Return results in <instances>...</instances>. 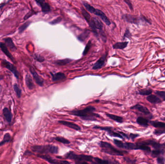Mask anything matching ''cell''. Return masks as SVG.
I'll return each mask as SVG.
<instances>
[{"label": "cell", "mask_w": 165, "mask_h": 164, "mask_svg": "<svg viewBox=\"0 0 165 164\" xmlns=\"http://www.w3.org/2000/svg\"><path fill=\"white\" fill-rule=\"evenodd\" d=\"M130 108L131 109L137 110L138 111L143 113L146 115H151L150 112L149 111L148 109L144 106H142L139 104L136 105L134 106L131 107Z\"/></svg>", "instance_id": "obj_15"}, {"label": "cell", "mask_w": 165, "mask_h": 164, "mask_svg": "<svg viewBox=\"0 0 165 164\" xmlns=\"http://www.w3.org/2000/svg\"><path fill=\"white\" fill-rule=\"evenodd\" d=\"M155 93L157 96L159 97L161 99H162L163 101H165V91H156L155 92Z\"/></svg>", "instance_id": "obj_37"}, {"label": "cell", "mask_w": 165, "mask_h": 164, "mask_svg": "<svg viewBox=\"0 0 165 164\" xmlns=\"http://www.w3.org/2000/svg\"><path fill=\"white\" fill-rule=\"evenodd\" d=\"M82 13L83 15L84 16V17L85 19L86 20L87 22H89L90 21L91 19V18H92L90 16L89 14L84 8H82Z\"/></svg>", "instance_id": "obj_32"}, {"label": "cell", "mask_w": 165, "mask_h": 164, "mask_svg": "<svg viewBox=\"0 0 165 164\" xmlns=\"http://www.w3.org/2000/svg\"><path fill=\"white\" fill-rule=\"evenodd\" d=\"M38 156L41 158L44 159L45 161H48L51 164H62V161H58L57 160L52 158L50 156L48 155H38Z\"/></svg>", "instance_id": "obj_20"}, {"label": "cell", "mask_w": 165, "mask_h": 164, "mask_svg": "<svg viewBox=\"0 0 165 164\" xmlns=\"http://www.w3.org/2000/svg\"><path fill=\"white\" fill-rule=\"evenodd\" d=\"M93 128H95V129L102 130V131H106L110 136L113 137H118V138H119L121 139H123L124 138V137L119 132V131L118 132H115L112 130V128H111V127H100L98 126H94Z\"/></svg>", "instance_id": "obj_8"}, {"label": "cell", "mask_w": 165, "mask_h": 164, "mask_svg": "<svg viewBox=\"0 0 165 164\" xmlns=\"http://www.w3.org/2000/svg\"><path fill=\"white\" fill-rule=\"evenodd\" d=\"M65 158L70 160H73L76 162V163L79 162H92L94 161V157L92 156H87L84 155H77L73 152H69L66 156Z\"/></svg>", "instance_id": "obj_4"}, {"label": "cell", "mask_w": 165, "mask_h": 164, "mask_svg": "<svg viewBox=\"0 0 165 164\" xmlns=\"http://www.w3.org/2000/svg\"><path fill=\"white\" fill-rule=\"evenodd\" d=\"M89 34L90 31L88 30L84 31V32H83L80 35H79L78 39L81 42H84L86 40V39L89 37Z\"/></svg>", "instance_id": "obj_27"}, {"label": "cell", "mask_w": 165, "mask_h": 164, "mask_svg": "<svg viewBox=\"0 0 165 164\" xmlns=\"http://www.w3.org/2000/svg\"><path fill=\"white\" fill-rule=\"evenodd\" d=\"M62 164H70V163L67 161H62Z\"/></svg>", "instance_id": "obj_48"}, {"label": "cell", "mask_w": 165, "mask_h": 164, "mask_svg": "<svg viewBox=\"0 0 165 164\" xmlns=\"http://www.w3.org/2000/svg\"><path fill=\"white\" fill-rule=\"evenodd\" d=\"M31 21H27L26 22L24 23L23 25L21 26L20 28H18V31H19L18 32H19V33H22L23 32L25 31L26 29L28 28V27L29 26V25L31 24Z\"/></svg>", "instance_id": "obj_33"}, {"label": "cell", "mask_w": 165, "mask_h": 164, "mask_svg": "<svg viewBox=\"0 0 165 164\" xmlns=\"http://www.w3.org/2000/svg\"><path fill=\"white\" fill-rule=\"evenodd\" d=\"M106 115L107 117H108L110 119L113 120L117 122L120 123L123 122V118L122 117L118 116L112 115V114H109L107 113H106Z\"/></svg>", "instance_id": "obj_23"}, {"label": "cell", "mask_w": 165, "mask_h": 164, "mask_svg": "<svg viewBox=\"0 0 165 164\" xmlns=\"http://www.w3.org/2000/svg\"><path fill=\"white\" fill-rule=\"evenodd\" d=\"M4 41L6 45L9 48V49L12 51H15L17 50V47L14 44V42L11 38H7L4 39Z\"/></svg>", "instance_id": "obj_19"}, {"label": "cell", "mask_w": 165, "mask_h": 164, "mask_svg": "<svg viewBox=\"0 0 165 164\" xmlns=\"http://www.w3.org/2000/svg\"><path fill=\"white\" fill-rule=\"evenodd\" d=\"M11 139V136L10 134L8 133L5 134V135L3 136V140L0 142V147L3 146L6 143L8 142L9 141H10Z\"/></svg>", "instance_id": "obj_30"}, {"label": "cell", "mask_w": 165, "mask_h": 164, "mask_svg": "<svg viewBox=\"0 0 165 164\" xmlns=\"http://www.w3.org/2000/svg\"><path fill=\"white\" fill-rule=\"evenodd\" d=\"M30 72L31 74H32V75L34 77V79H35V81H36L37 84L40 86L42 87L44 86V79L42 78V77H41L36 72V71L32 67L30 68Z\"/></svg>", "instance_id": "obj_12"}, {"label": "cell", "mask_w": 165, "mask_h": 164, "mask_svg": "<svg viewBox=\"0 0 165 164\" xmlns=\"http://www.w3.org/2000/svg\"><path fill=\"white\" fill-rule=\"evenodd\" d=\"M96 108L92 106H88L82 110H73L70 112V115L80 117V118L87 121H96L97 118L101 117L98 115L94 113Z\"/></svg>", "instance_id": "obj_1"}, {"label": "cell", "mask_w": 165, "mask_h": 164, "mask_svg": "<svg viewBox=\"0 0 165 164\" xmlns=\"http://www.w3.org/2000/svg\"><path fill=\"white\" fill-rule=\"evenodd\" d=\"M124 2L128 4V6H129V8H130V10H132L133 8V6L131 2L130 1V0H124Z\"/></svg>", "instance_id": "obj_44"}, {"label": "cell", "mask_w": 165, "mask_h": 164, "mask_svg": "<svg viewBox=\"0 0 165 164\" xmlns=\"http://www.w3.org/2000/svg\"><path fill=\"white\" fill-rule=\"evenodd\" d=\"M2 66L6 68L9 70L12 73L14 74L15 77L17 78V79H18L20 78V73L18 72L17 68L15 67L14 64L10 63L8 61H6V60H3L2 61Z\"/></svg>", "instance_id": "obj_9"}, {"label": "cell", "mask_w": 165, "mask_h": 164, "mask_svg": "<svg viewBox=\"0 0 165 164\" xmlns=\"http://www.w3.org/2000/svg\"><path fill=\"white\" fill-rule=\"evenodd\" d=\"M35 59H36L37 61L40 62L44 61V60H45L43 57H42V56H37V55H35Z\"/></svg>", "instance_id": "obj_45"}, {"label": "cell", "mask_w": 165, "mask_h": 164, "mask_svg": "<svg viewBox=\"0 0 165 164\" xmlns=\"http://www.w3.org/2000/svg\"><path fill=\"white\" fill-rule=\"evenodd\" d=\"M93 163H97V164H113L115 163L114 162H111L107 160H102L101 159L99 158L98 157H94V161Z\"/></svg>", "instance_id": "obj_28"}, {"label": "cell", "mask_w": 165, "mask_h": 164, "mask_svg": "<svg viewBox=\"0 0 165 164\" xmlns=\"http://www.w3.org/2000/svg\"><path fill=\"white\" fill-rule=\"evenodd\" d=\"M139 135L138 134H136L131 133L129 135V137L132 140H134L135 138H136L137 137L139 136Z\"/></svg>", "instance_id": "obj_47"}, {"label": "cell", "mask_w": 165, "mask_h": 164, "mask_svg": "<svg viewBox=\"0 0 165 164\" xmlns=\"http://www.w3.org/2000/svg\"><path fill=\"white\" fill-rule=\"evenodd\" d=\"M91 42L89 41V42H88V43H87V45H86V47H85V49H84V52H83V56H85V55H86L87 53H88V52H89V51L90 49V48H91Z\"/></svg>", "instance_id": "obj_38"}, {"label": "cell", "mask_w": 165, "mask_h": 164, "mask_svg": "<svg viewBox=\"0 0 165 164\" xmlns=\"http://www.w3.org/2000/svg\"><path fill=\"white\" fill-rule=\"evenodd\" d=\"M72 61L70 59H64L62 60H58L55 62V63L59 66H64L66 64H69L70 62Z\"/></svg>", "instance_id": "obj_31"}, {"label": "cell", "mask_w": 165, "mask_h": 164, "mask_svg": "<svg viewBox=\"0 0 165 164\" xmlns=\"http://www.w3.org/2000/svg\"><path fill=\"white\" fill-rule=\"evenodd\" d=\"M37 4L41 7L42 11L44 13H48L50 11V6L45 0H35Z\"/></svg>", "instance_id": "obj_10"}, {"label": "cell", "mask_w": 165, "mask_h": 164, "mask_svg": "<svg viewBox=\"0 0 165 164\" xmlns=\"http://www.w3.org/2000/svg\"><path fill=\"white\" fill-rule=\"evenodd\" d=\"M0 48L1 49L2 51H3V53H4L6 56H7L13 62H15V58L12 55L11 53H10V52L9 51L8 48L7 47V46L6 45L5 43H0Z\"/></svg>", "instance_id": "obj_16"}, {"label": "cell", "mask_w": 165, "mask_h": 164, "mask_svg": "<svg viewBox=\"0 0 165 164\" xmlns=\"http://www.w3.org/2000/svg\"><path fill=\"white\" fill-rule=\"evenodd\" d=\"M99 145L101 148V152L112 156H123L128 153L126 151L118 150L114 147L111 143L107 142L101 141Z\"/></svg>", "instance_id": "obj_2"}, {"label": "cell", "mask_w": 165, "mask_h": 164, "mask_svg": "<svg viewBox=\"0 0 165 164\" xmlns=\"http://www.w3.org/2000/svg\"><path fill=\"white\" fill-rule=\"evenodd\" d=\"M32 151L35 153L46 154L52 153L56 154L59 153V148L53 145H35L31 147Z\"/></svg>", "instance_id": "obj_3"}, {"label": "cell", "mask_w": 165, "mask_h": 164, "mask_svg": "<svg viewBox=\"0 0 165 164\" xmlns=\"http://www.w3.org/2000/svg\"><path fill=\"white\" fill-rule=\"evenodd\" d=\"M147 100L151 103L157 104L160 103L162 102V100L160 99L157 95H148L146 98Z\"/></svg>", "instance_id": "obj_17"}, {"label": "cell", "mask_w": 165, "mask_h": 164, "mask_svg": "<svg viewBox=\"0 0 165 164\" xmlns=\"http://www.w3.org/2000/svg\"><path fill=\"white\" fill-rule=\"evenodd\" d=\"M128 42H117L113 45V48L115 49H124L126 47L128 44Z\"/></svg>", "instance_id": "obj_25"}, {"label": "cell", "mask_w": 165, "mask_h": 164, "mask_svg": "<svg viewBox=\"0 0 165 164\" xmlns=\"http://www.w3.org/2000/svg\"><path fill=\"white\" fill-rule=\"evenodd\" d=\"M14 89L15 92L17 94V96L18 98L21 97L22 92H21V90L20 88V86H18V85L16 83L14 85Z\"/></svg>", "instance_id": "obj_35"}, {"label": "cell", "mask_w": 165, "mask_h": 164, "mask_svg": "<svg viewBox=\"0 0 165 164\" xmlns=\"http://www.w3.org/2000/svg\"><path fill=\"white\" fill-rule=\"evenodd\" d=\"M107 53L104 54L103 56H102L98 60L92 67L93 69L97 70L101 69L105 65V62L106 60Z\"/></svg>", "instance_id": "obj_11"}, {"label": "cell", "mask_w": 165, "mask_h": 164, "mask_svg": "<svg viewBox=\"0 0 165 164\" xmlns=\"http://www.w3.org/2000/svg\"><path fill=\"white\" fill-rule=\"evenodd\" d=\"M124 159L125 160V161H126L127 163H131V164H134L136 162V160L134 159H132L129 158V157H124Z\"/></svg>", "instance_id": "obj_43"}, {"label": "cell", "mask_w": 165, "mask_h": 164, "mask_svg": "<svg viewBox=\"0 0 165 164\" xmlns=\"http://www.w3.org/2000/svg\"><path fill=\"white\" fill-rule=\"evenodd\" d=\"M123 18L128 22L130 23L134 24H139L141 21H145L147 23H150L148 20L147 19L144 17H139L137 16L129 14H124L123 16Z\"/></svg>", "instance_id": "obj_7"}, {"label": "cell", "mask_w": 165, "mask_h": 164, "mask_svg": "<svg viewBox=\"0 0 165 164\" xmlns=\"http://www.w3.org/2000/svg\"><path fill=\"white\" fill-rule=\"evenodd\" d=\"M4 78V77L3 75H0V81H2L3 78Z\"/></svg>", "instance_id": "obj_49"}, {"label": "cell", "mask_w": 165, "mask_h": 164, "mask_svg": "<svg viewBox=\"0 0 165 164\" xmlns=\"http://www.w3.org/2000/svg\"><path fill=\"white\" fill-rule=\"evenodd\" d=\"M84 6L87 11L90 12L91 13L95 14L96 16H98L101 17V19L107 25L110 26L111 25V22L108 18L106 17L105 14L103 12L101 11L100 10L96 9L92 6H91L89 4L87 3H84Z\"/></svg>", "instance_id": "obj_5"}, {"label": "cell", "mask_w": 165, "mask_h": 164, "mask_svg": "<svg viewBox=\"0 0 165 164\" xmlns=\"http://www.w3.org/2000/svg\"><path fill=\"white\" fill-rule=\"evenodd\" d=\"M150 124L156 128H165V123L160 121H150Z\"/></svg>", "instance_id": "obj_29"}, {"label": "cell", "mask_w": 165, "mask_h": 164, "mask_svg": "<svg viewBox=\"0 0 165 164\" xmlns=\"http://www.w3.org/2000/svg\"><path fill=\"white\" fill-rule=\"evenodd\" d=\"M36 12L34 11L33 10H31V11L28 12V13L26 14L25 17H24V20H26L28 19L30 17H32L33 15L36 14Z\"/></svg>", "instance_id": "obj_40"}, {"label": "cell", "mask_w": 165, "mask_h": 164, "mask_svg": "<svg viewBox=\"0 0 165 164\" xmlns=\"http://www.w3.org/2000/svg\"><path fill=\"white\" fill-rule=\"evenodd\" d=\"M142 142L144 144L147 145H151L155 149L162 150L165 148L163 145H161L158 142H157L155 141L151 140H146V141H143Z\"/></svg>", "instance_id": "obj_13"}, {"label": "cell", "mask_w": 165, "mask_h": 164, "mask_svg": "<svg viewBox=\"0 0 165 164\" xmlns=\"http://www.w3.org/2000/svg\"><path fill=\"white\" fill-rule=\"evenodd\" d=\"M154 133L157 135L165 133V128H158V129L154 131Z\"/></svg>", "instance_id": "obj_39"}, {"label": "cell", "mask_w": 165, "mask_h": 164, "mask_svg": "<svg viewBox=\"0 0 165 164\" xmlns=\"http://www.w3.org/2000/svg\"><path fill=\"white\" fill-rule=\"evenodd\" d=\"M25 82L27 86L30 90H32L35 88V85L32 79V78L29 74H27L26 76Z\"/></svg>", "instance_id": "obj_21"}, {"label": "cell", "mask_w": 165, "mask_h": 164, "mask_svg": "<svg viewBox=\"0 0 165 164\" xmlns=\"http://www.w3.org/2000/svg\"><path fill=\"white\" fill-rule=\"evenodd\" d=\"M55 140L58 141V142H60L61 143H62L63 144H66V145H68L70 144V142L68 140V139L65 138L64 137H57L54 138Z\"/></svg>", "instance_id": "obj_34"}, {"label": "cell", "mask_w": 165, "mask_h": 164, "mask_svg": "<svg viewBox=\"0 0 165 164\" xmlns=\"http://www.w3.org/2000/svg\"><path fill=\"white\" fill-rule=\"evenodd\" d=\"M137 122L140 125L143 127H147L149 125L148 120L143 117H138L137 119Z\"/></svg>", "instance_id": "obj_24"}, {"label": "cell", "mask_w": 165, "mask_h": 164, "mask_svg": "<svg viewBox=\"0 0 165 164\" xmlns=\"http://www.w3.org/2000/svg\"><path fill=\"white\" fill-rule=\"evenodd\" d=\"M152 90L151 89H148V90H143L140 91L139 93V95H145V96H148L149 95H151L152 93Z\"/></svg>", "instance_id": "obj_36"}, {"label": "cell", "mask_w": 165, "mask_h": 164, "mask_svg": "<svg viewBox=\"0 0 165 164\" xmlns=\"http://www.w3.org/2000/svg\"><path fill=\"white\" fill-rule=\"evenodd\" d=\"M3 115L6 121L9 123L11 122L12 120V114L11 111L7 108H4L3 109Z\"/></svg>", "instance_id": "obj_22"}, {"label": "cell", "mask_w": 165, "mask_h": 164, "mask_svg": "<svg viewBox=\"0 0 165 164\" xmlns=\"http://www.w3.org/2000/svg\"><path fill=\"white\" fill-rule=\"evenodd\" d=\"M131 33H130V32H129V31L128 29H126V32H125V35H124V38H130V37H131Z\"/></svg>", "instance_id": "obj_46"}, {"label": "cell", "mask_w": 165, "mask_h": 164, "mask_svg": "<svg viewBox=\"0 0 165 164\" xmlns=\"http://www.w3.org/2000/svg\"><path fill=\"white\" fill-rule=\"evenodd\" d=\"M52 80L53 81H57L64 79L66 78V76L64 73L62 72L56 73L55 74L51 73Z\"/></svg>", "instance_id": "obj_18"}, {"label": "cell", "mask_w": 165, "mask_h": 164, "mask_svg": "<svg viewBox=\"0 0 165 164\" xmlns=\"http://www.w3.org/2000/svg\"><path fill=\"white\" fill-rule=\"evenodd\" d=\"M62 18L60 17H59L53 20L52 21H51V22H50V24L51 25H56V24H58L60 22L62 21Z\"/></svg>", "instance_id": "obj_41"}, {"label": "cell", "mask_w": 165, "mask_h": 164, "mask_svg": "<svg viewBox=\"0 0 165 164\" xmlns=\"http://www.w3.org/2000/svg\"><path fill=\"white\" fill-rule=\"evenodd\" d=\"M157 162L158 164H164L165 162V159L162 156H158L157 158Z\"/></svg>", "instance_id": "obj_42"}, {"label": "cell", "mask_w": 165, "mask_h": 164, "mask_svg": "<svg viewBox=\"0 0 165 164\" xmlns=\"http://www.w3.org/2000/svg\"><path fill=\"white\" fill-rule=\"evenodd\" d=\"M164 153H165L164 149H162V150L155 149L152 152L151 156L152 157L155 158V157H158V156H160V155H164Z\"/></svg>", "instance_id": "obj_26"}, {"label": "cell", "mask_w": 165, "mask_h": 164, "mask_svg": "<svg viewBox=\"0 0 165 164\" xmlns=\"http://www.w3.org/2000/svg\"><path fill=\"white\" fill-rule=\"evenodd\" d=\"M163 145L164 147V148H165V142H164V143H163Z\"/></svg>", "instance_id": "obj_50"}, {"label": "cell", "mask_w": 165, "mask_h": 164, "mask_svg": "<svg viewBox=\"0 0 165 164\" xmlns=\"http://www.w3.org/2000/svg\"><path fill=\"white\" fill-rule=\"evenodd\" d=\"M90 28H91L93 32L96 35L98 34L97 30H99L101 33L104 34L103 25L101 20L96 17H92L89 22L88 23Z\"/></svg>", "instance_id": "obj_6"}, {"label": "cell", "mask_w": 165, "mask_h": 164, "mask_svg": "<svg viewBox=\"0 0 165 164\" xmlns=\"http://www.w3.org/2000/svg\"><path fill=\"white\" fill-rule=\"evenodd\" d=\"M59 123L65 126L66 127H68L69 128H71L72 129H73L76 131H81V128L79 126L76 124L75 123H73L70 122L69 121H64V120H59L58 121Z\"/></svg>", "instance_id": "obj_14"}]
</instances>
